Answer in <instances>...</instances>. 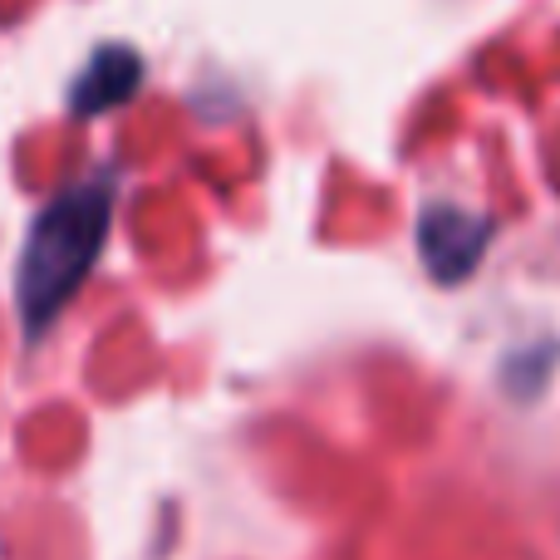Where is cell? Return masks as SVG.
<instances>
[{
  "label": "cell",
  "instance_id": "3",
  "mask_svg": "<svg viewBox=\"0 0 560 560\" xmlns=\"http://www.w3.org/2000/svg\"><path fill=\"white\" fill-rule=\"evenodd\" d=\"M143 84V59H138L133 45H104L94 59L84 65V74L69 89V108L79 118H98L108 108L128 104Z\"/></svg>",
  "mask_w": 560,
  "mask_h": 560
},
{
  "label": "cell",
  "instance_id": "1",
  "mask_svg": "<svg viewBox=\"0 0 560 560\" xmlns=\"http://www.w3.org/2000/svg\"><path fill=\"white\" fill-rule=\"evenodd\" d=\"M108 226H114V187L108 183L69 187L55 202L39 207L15 266V305L25 335H45L59 319V310L79 295V285L104 256Z\"/></svg>",
  "mask_w": 560,
  "mask_h": 560
},
{
  "label": "cell",
  "instance_id": "2",
  "mask_svg": "<svg viewBox=\"0 0 560 560\" xmlns=\"http://www.w3.org/2000/svg\"><path fill=\"white\" fill-rule=\"evenodd\" d=\"M487 242H492V222L463 207H428L418 217V256L438 285H457L472 276L487 256Z\"/></svg>",
  "mask_w": 560,
  "mask_h": 560
}]
</instances>
